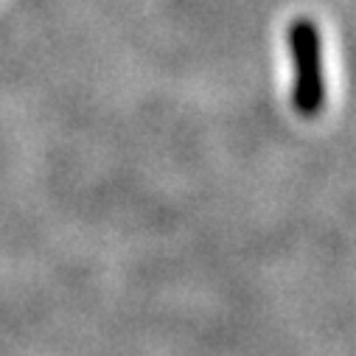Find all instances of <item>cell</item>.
Here are the masks:
<instances>
[{"instance_id": "6da1fadb", "label": "cell", "mask_w": 356, "mask_h": 356, "mask_svg": "<svg viewBox=\"0 0 356 356\" xmlns=\"http://www.w3.org/2000/svg\"><path fill=\"white\" fill-rule=\"evenodd\" d=\"M289 51L295 59V110L300 115H317L325 104V76H323V42L312 20L298 17L289 26Z\"/></svg>"}]
</instances>
